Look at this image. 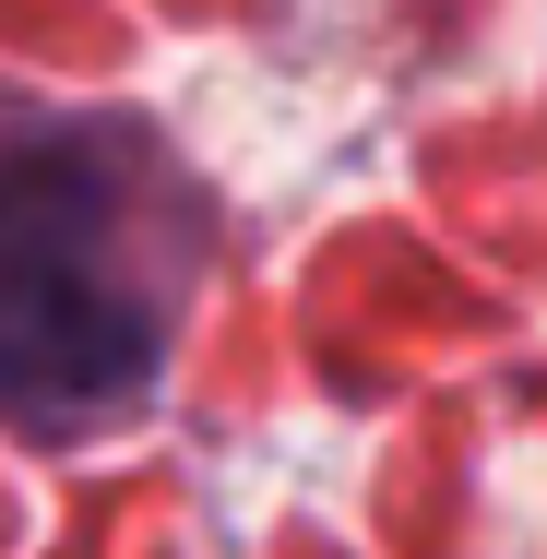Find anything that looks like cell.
<instances>
[{"mask_svg": "<svg viewBox=\"0 0 547 559\" xmlns=\"http://www.w3.org/2000/svg\"><path fill=\"white\" fill-rule=\"evenodd\" d=\"M191 226L167 179L84 119L0 131V417L84 441L167 381Z\"/></svg>", "mask_w": 547, "mask_h": 559, "instance_id": "obj_1", "label": "cell"}]
</instances>
